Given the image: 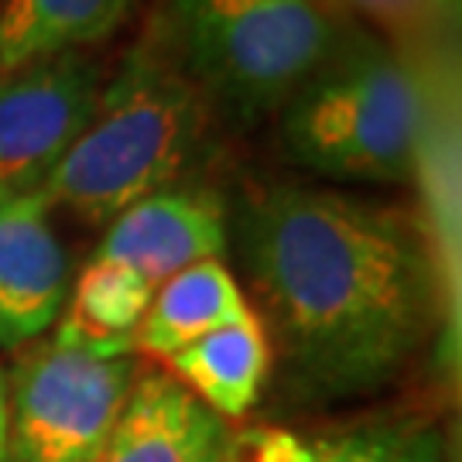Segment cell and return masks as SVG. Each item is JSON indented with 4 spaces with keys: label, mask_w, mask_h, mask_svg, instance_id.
<instances>
[{
    "label": "cell",
    "mask_w": 462,
    "mask_h": 462,
    "mask_svg": "<svg viewBox=\"0 0 462 462\" xmlns=\"http://www.w3.org/2000/svg\"><path fill=\"white\" fill-rule=\"evenodd\" d=\"M206 110L209 103L185 76L168 38L151 34L103 83L93 116L42 196L86 226H106L182 175L206 131Z\"/></svg>",
    "instance_id": "cell-2"
},
{
    "label": "cell",
    "mask_w": 462,
    "mask_h": 462,
    "mask_svg": "<svg viewBox=\"0 0 462 462\" xmlns=\"http://www.w3.org/2000/svg\"><path fill=\"white\" fill-rule=\"evenodd\" d=\"M134 0H0V79L83 51L124 24Z\"/></svg>",
    "instance_id": "cell-12"
},
{
    "label": "cell",
    "mask_w": 462,
    "mask_h": 462,
    "mask_svg": "<svg viewBox=\"0 0 462 462\" xmlns=\"http://www.w3.org/2000/svg\"><path fill=\"white\" fill-rule=\"evenodd\" d=\"M254 462H452L446 431L429 418H370L322 435L271 429L244 439Z\"/></svg>",
    "instance_id": "cell-11"
},
{
    "label": "cell",
    "mask_w": 462,
    "mask_h": 462,
    "mask_svg": "<svg viewBox=\"0 0 462 462\" xmlns=\"http://www.w3.org/2000/svg\"><path fill=\"white\" fill-rule=\"evenodd\" d=\"M134 380L131 349L59 322L7 377V462H97Z\"/></svg>",
    "instance_id": "cell-5"
},
{
    "label": "cell",
    "mask_w": 462,
    "mask_h": 462,
    "mask_svg": "<svg viewBox=\"0 0 462 462\" xmlns=\"http://www.w3.org/2000/svg\"><path fill=\"white\" fill-rule=\"evenodd\" d=\"M250 305L223 261H202L168 278L148 305V315L134 332V349L154 356H175L179 349L209 332L240 322Z\"/></svg>",
    "instance_id": "cell-14"
},
{
    "label": "cell",
    "mask_w": 462,
    "mask_h": 462,
    "mask_svg": "<svg viewBox=\"0 0 462 462\" xmlns=\"http://www.w3.org/2000/svg\"><path fill=\"white\" fill-rule=\"evenodd\" d=\"M151 298L154 288L141 274L106 261H89L76 288L69 291L62 326L93 343L134 349V332L148 315Z\"/></svg>",
    "instance_id": "cell-15"
},
{
    "label": "cell",
    "mask_w": 462,
    "mask_h": 462,
    "mask_svg": "<svg viewBox=\"0 0 462 462\" xmlns=\"http://www.w3.org/2000/svg\"><path fill=\"white\" fill-rule=\"evenodd\" d=\"M103 89L99 62L69 51L0 79V206L42 192Z\"/></svg>",
    "instance_id": "cell-7"
},
{
    "label": "cell",
    "mask_w": 462,
    "mask_h": 462,
    "mask_svg": "<svg viewBox=\"0 0 462 462\" xmlns=\"http://www.w3.org/2000/svg\"><path fill=\"white\" fill-rule=\"evenodd\" d=\"M336 14L366 17L397 49H421L439 42L456 0H322Z\"/></svg>",
    "instance_id": "cell-16"
},
{
    "label": "cell",
    "mask_w": 462,
    "mask_h": 462,
    "mask_svg": "<svg viewBox=\"0 0 462 462\" xmlns=\"http://www.w3.org/2000/svg\"><path fill=\"white\" fill-rule=\"evenodd\" d=\"M421 116V51L343 38L281 106V148L322 179L411 182Z\"/></svg>",
    "instance_id": "cell-3"
},
{
    "label": "cell",
    "mask_w": 462,
    "mask_h": 462,
    "mask_svg": "<svg viewBox=\"0 0 462 462\" xmlns=\"http://www.w3.org/2000/svg\"><path fill=\"white\" fill-rule=\"evenodd\" d=\"M226 421L171 374H137L97 462H226Z\"/></svg>",
    "instance_id": "cell-10"
},
{
    "label": "cell",
    "mask_w": 462,
    "mask_h": 462,
    "mask_svg": "<svg viewBox=\"0 0 462 462\" xmlns=\"http://www.w3.org/2000/svg\"><path fill=\"white\" fill-rule=\"evenodd\" d=\"M226 462H254V456H250L247 446L240 442V446H230V456H226Z\"/></svg>",
    "instance_id": "cell-18"
},
{
    "label": "cell",
    "mask_w": 462,
    "mask_h": 462,
    "mask_svg": "<svg viewBox=\"0 0 462 462\" xmlns=\"http://www.w3.org/2000/svg\"><path fill=\"white\" fill-rule=\"evenodd\" d=\"M168 364L171 377L226 421L244 418L257 404L271 370V346L264 326L250 312L240 322L189 343L175 356H168Z\"/></svg>",
    "instance_id": "cell-13"
},
{
    "label": "cell",
    "mask_w": 462,
    "mask_h": 462,
    "mask_svg": "<svg viewBox=\"0 0 462 462\" xmlns=\"http://www.w3.org/2000/svg\"><path fill=\"white\" fill-rule=\"evenodd\" d=\"M168 45L206 103L257 120L281 110L343 42L322 0H168Z\"/></svg>",
    "instance_id": "cell-4"
},
{
    "label": "cell",
    "mask_w": 462,
    "mask_h": 462,
    "mask_svg": "<svg viewBox=\"0 0 462 462\" xmlns=\"http://www.w3.org/2000/svg\"><path fill=\"white\" fill-rule=\"evenodd\" d=\"M0 462H7V370L0 366Z\"/></svg>",
    "instance_id": "cell-17"
},
{
    "label": "cell",
    "mask_w": 462,
    "mask_h": 462,
    "mask_svg": "<svg viewBox=\"0 0 462 462\" xmlns=\"http://www.w3.org/2000/svg\"><path fill=\"white\" fill-rule=\"evenodd\" d=\"M226 250V206L213 189H162L110 219L97 257L127 267L158 291L168 278Z\"/></svg>",
    "instance_id": "cell-8"
},
{
    "label": "cell",
    "mask_w": 462,
    "mask_h": 462,
    "mask_svg": "<svg viewBox=\"0 0 462 462\" xmlns=\"http://www.w3.org/2000/svg\"><path fill=\"white\" fill-rule=\"evenodd\" d=\"M425 116L414 148L411 182L418 185V233L435 288V349L446 374L462 356V127L459 76L442 42L421 45Z\"/></svg>",
    "instance_id": "cell-6"
},
{
    "label": "cell",
    "mask_w": 462,
    "mask_h": 462,
    "mask_svg": "<svg viewBox=\"0 0 462 462\" xmlns=\"http://www.w3.org/2000/svg\"><path fill=\"white\" fill-rule=\"evenodd\" d=\"M236 244L271 356L301 397L374 394L435 339L425 244L397 206L271 185L244 206Z\"/></svg>",
    "instance_id": "cell-1"
},
{
    "label": "cell",
    "mask_w": 462,
    "mask_h": 462,
    "mask_svg": "<svg viewBox=\"0 0 462 462\" xmlns=\"http://www.w3.org/2000/svg\"><path fill=\"white\" fill-rule=\"evenodd\" d=\"M72 291L69 254L42 192L0 206V349L38 343Z\"/></svg>",
    "instance_id": "cell-9"
}]
</instances>
